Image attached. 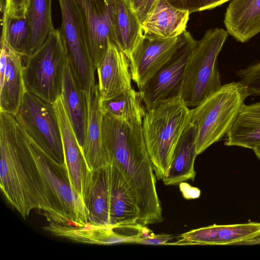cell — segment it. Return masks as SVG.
<instances>
[{
    "mask_svg": "<svg viewBox=\"0 0 260 260\" xmlns=\"http://www.w3.org/2000/svg\"><path fill=\"white\" fill-rule=\"evenodd\" d=\"M224 144L252 150L260 146V102L244 104L226 134Z\"/></svg>",
    "mask_w": 260,
    "mask_h": 260,
    "instance_id": "25",
    "label": "cell"
},
{
    "mask_svg": "<svg viewBox=\"0 0 260 260\" xmlns=\"http://www.w3.org/2000/svg\"><path fill=\"white\" fill-rule=\"evenodd\" d=\"M237 75L250 95L260 96V62L238 71Z\"/></svg>",
    "mask_w": 260,
    "mask_h": 260,
    "instance_id": "30",
    "label": "cell"
},
{
    "mask_svg": "<svg viewBox=\"0 0 260 260\" xmlns=\"http://www.w3.org/2000/svg\"><path fill=\"white\" fill-rule=\"evenodd\" d=\"M15 117L32 140L64 167L62 139L53 105L26 92Z\"/></svg>",
    "mask_w": 260,
    "mask_h": 260,
    "instance_id": "9",
    "label": "cell"
},
{
    "mask_svg": "<svg viewBox=\"0 0 260 260\" xmlns=\"http://www.w3.org/2000/svg\"><path fill=\"white\" fill-rule=\"evenodd\" d=\"M61 96L71 124L82 147L86 136L88 116L86 94L76 81L68 61L63 70Z\"/></svg>",
    "mask_w": 260,
    "mask_h": 260,
    "instance_id": "24",
    "label": "cell"
},
{
    "mask_svg": "<svg viewBox=\"0 0 260 260\" xmlns=\"http://www.w3.org/2000/svg\"><path fill=\"white\" fill-rule=\"evenodd\" d=\"M114 44L128 57L143 37L141 23L127 0H107Z\"/></svg>",
    "mask_w": 260,
    "mask_h": 260,
    "instance_id": "18",
    "label": "cell"
},
{
    "mask_svg": "<svg viewBox=\"0 0 260 260\" xmlns=\"http://www.w3.org/2000/svg\"><path fill=\"white\" fill-rule=\"evenodd\" d=\"M140 211L124 176L110 165V220L112 226L139 224Z\"/></svg>",
    "mask_w": 260,
    "mask_h": 260,
    "instance_id": "20",
    "label": "cell"
},
{
    "mask_svg": "<svg viewBox=\"0 0 260 260\" xmlns=\"http://www.w3.org/2000/svg\"><path fill=\"white\" fill-rule=\"evenodd\" d=\"M254 244H260V236L254 238L253 239L246 240L244 241H242L240 242H238L235 245H254Z\"/></svg>",
    "mask_w": 260,
    "mask_h": 260,
    "instance_id": "36",
    "label": "cell"
},
{
    "mask_svg": "<svg viewBox=\"0 0 260 260\" xmlns=\"http://www.w3.org/2000/svg\"><path fill=\"white\" fill-rule=\"evenodd\" d=\"M110 165L93 172L86 207L88 211V222L96 225L111 226Z\"/></svg>",
    "mask_w": 260,
    "mask_h": 260,
    "instance_id": "26",
    "label": "cell"
},
{
    "mask_svg": "<svg viewBox=\"0 0 260 260\" xmlns=\"http://www.w3.org/2000/svg\"><path fill=\"white\" fill-rule=\"evenodd\" d=\"M140 91L134 89L108 100L99 99V108L103 115L112 116L129 124L142 122L145 111Z\"/></svg>",
    "mask_w": 260,
    "mask_h": 260,
    "instance_id": "28",
    "label": "cell"
},
{
    "mask_svg": "<svg viewBox=\"0 0 260 260\" xmlns=\"http://www.w3.org/2000/svg\"><path fill=\"white\" fill-rule=\"evenodd\" d=\"M180 189L186 199H196L200 197L201 191L198 188L192 187L184 182L179 184Z\"/></svg>",
    "mask_w": 260,
    "mask_h": 260,
    "instance_id": "35",
    "label": "cell"
},
{
    "mask_svg": "<svg viewBox=\"0 0 260 260\" xmlns=\"http://www.w3.org/2000/svg\"><path fill=\"white\" fill-rule=\"evenodd\" d=\"M44 229L54 236L81 243H134L135 239L132 230L124 226H99L89 222L79 226L50 222Z\"/></svg>",
    "mask_w": 260,
    "mask_h": 260,
    "instance_id": "15",
    "label": "cell"
},
{
    "mask_svg": "<svg viewBox=\"0 0 260 260\" xmlns=\"http://www.w3.org/2000/svg\"><path fill=\"white\" fill-rule=\"evenodd\" d=\"M158 0H133L132 7L141 23L153 10Z\"/></svg>",
    "mask_w": 260,
    "mask_h": 260,
    "instance_id": "32",
    "label": "cell"
},
{
    "mask_svg": "<svg viewBox=\"0 0 260 260\" xmlns=\"http://www.w3.org/2000/svg\"><path fill=\"white\" fill-rule=\"evenodd\" d=\"M190 110L180 96L147 110L142 121L146 147L157 180L170 166L175 148L189 123Z\"/></svg>",
    "mask_w": 260,
    "mask_h": 260,
    "instance_id": "4",
    "label": "cell"
},
{
    "mask_svg": "<svg viewBox=\"0 0 260 260\" xmlns=\"http://www.w3.org/2000/svg\"><path fill=\"white\" fill-rule=\"evenodd\" d=\"M226 30H207L197 41L185 69L180 96L189 108L199 105L221 86L217 60L228 37Z\"/></svg>",
    "mask_w": 260,
    "mask_h": 260,
    "instance_id": "6",
    "label": "cell"
},
{
    "mask_svg": "<svg viewBox=\"0 0 260 260\" xmlns=\"http://www.w3.org/2000/svg\"><path fill=\"white\" fill-rule=\"evenodd\" d=\"M253 150L257 158L260 159V146L254 148Z\"/></svg>",
    "mask_w": 260,
    "mask_h": 260,
    "instance_id": "38",
    "label": "cell"
},
{
    "mask_svg": "<svg viewBox=\"0 0 260 260\" xmlns=\"http://www.w3.org/2000/svg\"><path fill=\"white\" fill-rule=\"evenodd\" d=\"M0 186L8 203L24 219L41 203L18 138L15 116L0 111Z\"/></svg>",
    "mask_w": 260,
    "mask_h": 260,
    "instance_id": "3",
    "label": "cell"
},
{
    "mask_svg": "<svg viewBox=\"0 0 260 260\" xmlns=\"http://www.w3.org/2000/svg\"><path fill=\"white\" fill-rule=\"evenodd\" d=\"M28 0H6L5 10L8 14L22 17L26 15Z\"/></svg>",
    "mask_w": 260,
    "mask_h": 260,
    "instance_id": "33",
    "label": "cell"
},
{
    "mask_svg": "<svg viewBox=\"0 0 260 260\" xmlns=\"http://www.w3.org/2000/svg\"><path fill=\"white\" fill-rule=\"evenodd\" d=\"M77 1L82 14L90 54L96 70L106 53L109 43L114 44L107 1Z\"/></svg>",
    "mask_w": 260,
    "mask_h": 260,
    "instance_id": "13",
    "label": "cell"
},
{
    "mask_svg": "<svg viewBox=\"0 0 260 260\" xmlns=\"http://www.w3.org/2000/svg\"><path fill=\"white\" fill-rule=\"evenodd\" d=\"M127 1L129 2V3L131 4V5H132V3H133V0H127Z\"/></svg>",
    "mask_w": 260,
    "mask_h": 260,
    "instance_id": "39",
    "label": "cell"
},
{
    "mask_svg": "<svg viewBox=\"0 0 260 260\" xmlns=\"http://www.w3.org/2000/svg\"><path fill=\"white\" fill-rule=\"evenodd\" d=\"M6 6V0H0V9L3 14L5 10Z\"/></svg>",
    "mask_w": 260,
    "mask_h": 260,
    "instance_id": "37",
    "label": "cell"
},
{
    "mask_svg": "<svg viewBox=\"0 0 260 260\" xmlns=\"http://www.w3.org/2000/svg\"><path fill=\"white\" fill-rule=\"evenodd\" d=\"M230 1L231 0H167L173 7L187 11L190 14L214 9Z\"/></svg>",
    "mask_w": 260,
    "mask_h": 260,
    "instance_id": "31",
    "label": "cell"
},
{
    "mask_svg": "<svg viewBox=\"0 0 260 260\" xmlns=\"http://www.w3.org/2000/svg\"><path fill=\"white\" fill-rule=\"evenodd\" d=\"M102 138L111 161L125 177L139 211L142 225L163 221L156 176L146 147L142 122L129 124L103 115Z\"/></svg>",
    "mask_w": 260,
    "mask_h": 260,
    "instance_id": "1",
    "label": "cell"
},
{
    "mask_svg": "<svg viewBox=\"0 0 260 260\" xmlns=\"http://www.w3.org/2000/svg\"><path fill=\"white\" fill-rule=\"evenodd\" d=\"M17 125L19 142L40 199V212L49 222L79 226L87 224L86 207L71 187L63 166L43 151Z\"/></svg>",
    "mask_w": 260,
    "mask_h": 260,
    "instance_id": "2",
    "label": "cell"
},
{
    "mask_svg": "<svg viewBox=\"0 0 260 260\" xmlns=\"http://www.w3.org/2000/svg\"><path fill=\"white\" fill-rule=\"evenodd\" d=\"M88 116L86 133L82 147L87 164L92 172L109 166L110 160L105 149L102 138L103 114L99 106L98 85L86 92Z\"/></svg>",
    "mask_w": 260,
    "mask_h": 260,
    "instance_id": "17",
    "label": "cell"
},
{
    "mask_svg": "<svg viewBox=\"0 0 260 260\" xmlns=\"http://www.w3.org/2000/svg\"><path fill=\"white\" fill-rule=\"evenodd\" d=\"M61 13L59 29L68 62L80 87L87 92L95 85V68L92 60L86 28L77 0H58Z\"/></svg>",
    "mask_w": 260,
    "mask_h": 260,
    "instance_id": "8",
    "label": "cell"
},
{
    "mask_svg": "<svg viewBox=\"0 0 260 260\" xmlns=\"http://www.w3.org/2000/svg\"><path fill=\"white\" fill-rule=\"evenodd\" d=\"M197 129L189 123L181 135L173 152L170 166L162 179L166 185H174L193 180L197 152Z\"/></svg>",
    "mask_w": 260,
    "mask_h": 260,
    "instance_id": "22",
    "label": "cell"
},
{
    "mask_svg": "<svg viewBox=\"0 0 260 260\" xmlns=\"http://www.w3.org/2000/svg\"><path fill=\"white\" fill-rule=\"evenodd\" d=\"M260 236V222L226 225L213 224L182 234L173 244L235 245Z\"/></svg>",
    "mask_w": 260,
    "mask_h": 260,
    "instance_id": "16",
    "label": "cell"
},
{
    "mask_svg": "<svg viewBox=\"0 0 260 260\" xmlns=\"http://www.w3.org/2000/svg\"><path fill=\"white\" fill-rule=\"evenodd\" d=\"M223 22L235 40L248 42L260 32V0H231Z\"/></svg>",
    "mask_w": 260,
    "mask_h": 260,
    "instance_id": "23",
    "label": "cell"
},
{
    "mask_svg": "<svg viewBox=\"0 0 260 260\" xmlns=\"http://www.w3.org/2000/svg\"><path fill=\"white\" fill-rule=\"evenodd\" d=\"M100 100H108L133 89L129 60L113 43L96 69Z\"/></svg>",
    "mask_w": 260,
    "mask_h": 260,
    "instance_id": "14",
    "label": "cell"
},
{
    "mask_svg": "<svg viewBox=\"0 0 260 260\" xmlns=\"http://www.w3.org/2000/svg\"><path fill=\"white\" fill-rule=\"evenodd\" d=\"M184 32L178 37L167 39L143 36L128 57L132 80L139 89L141 88L182 46L185 40Z\"/></svg>",
    "mask_w": 260,
    "mask_h": 260,
    "instance_id": "12",
    "label": "cell"
},
{
    "mask_svg": "<svg viewBox=\"0 0 260 260\" xmlns=\"http://www.w3.org/2000/svg\"><path fill=\"white\" fill-rule=\"evenodd\" d=\"M249 95L240 81L232 82L190 110L189 122L197 129L198 155L226 135Z\"/></svg>",
    "mask_w": 260,
    "mask_h": 260,
    "instance_id": "5",
    "label": "cell"
},
{
    "mask_svg": "<svg viewBox=\"0 0 260 260\" xmlns=\"http://www.w3.org/2000/svg\"><path fill=\"white\" fill-rule=\"evenodd\" d=\"M52 0H28L26 11L30 36L26 55L36 51L45 42L54 27L51 15Z\"/></svg>",
    "mask_w": 260,
    "mask_h": 260,
    "instance_id": "27",
    "label": "cell"
},
{
    "mask_svg": "<svg viewBox=\"0 0 260 260\" xmlns=\"http://www.w3.org/2000/svg\"><path fill=\"white\" fill-rule=\"evenodd\" d=\"M173 235L168 234H154L153 232L147 236L139 239L136 243L148 245H167L173 239Z\"/></svg>",
    "mask_w": 260,
    "mask_h": 260,
    "instance_id": "34",
    "label": "cell"
},
{
    "mask_svg": "<svg viewBox=\"0 0 260 260\" xmlns=\"http://www.w3.org/2000/svg\"><path fill=\"white\" fill-rule=\"evenodd\" d=\"M66 50L59 29H54L34 53L24 56L23 72L26 91L53 104L61 95Z\"/></svg>",
    "mask_w": 260,
    "mask_h": 260,
    "instance_id": "7",
    "label": "cell"
},
{
    "mask_svg": "<svg viewBox=\"0 0 260 260\" xmlns=\"http://www.w3.org/2000/svg\"><path fill=\"white\" fill-rule=\"evenodd\" d=\"M184 33L185 40L182 46L139 89L147 110L180 96L187 62L197 42L189 32L186 30Z\"/></svg>",
    "mask_w": 260,
    "mask_h": 260,
    "instance_id": "10",
    "label": "cell"
},
{
    "mask_svg": "<svg viewBox=\"0 0 260 260\" xmlns=\"http://www.w3.org/2000/svg\"><path fill=\"white\" fill-rule=\"evenodd\" d=\"M6 49L7 64L4 77L0 81V111L15 116L26 90L23 72L24 55L1 42Z\"/></svg>",
    "mask_w": 260,
    "mask_h": 260,
    "instance_id": "19",
    "label": "cell"
},
{
    "mask_svg": "<svg viewBox=\"0 0 260 260\" xmlns=\"http://www.w3.org/2000/svg\"><path fill=\"white\" fill-rule=\"evenodd\" d=\"M2 26L1 42L25 56L30 36V27L26 15L15 17L4 12Z\"/></svg>",
    "mask_w": 260,
    "mask_h": 260,
    "instance_id": "29",
    "label": "cell"
},
{
    "mask_svg": "<svg viewBox=\"0 0 260 260\" xmlns=\"http://www.w3.org/2000/svg\"><path fill=\"white\" fill-rule=\"evenodd\" d=\"M53 105L61 133L67 175L73 190L86 206L93 172L71 124L61 95Z\"/></svg>",
    "mask_w": 260,
    "mask_h": 260,
    "instance_id": "11",
    "label": "cell"
},
{
    "mask_svg": "<svg viewBox=\"0 0 260 260\" xmlns=\"http://www.w3.org/2000/svg\"><path fill=\"white\" fill-rule=\"evenodd\" d=\"M190 13L170 5L167 0H158L141 24L143 35L157 38L178 37L186 30Z\"/></svg>",
    "mask_w": 260,
    "mask_h": 260,
    "instance_id": "21",
    "label": "cell"
}]
</instances>
